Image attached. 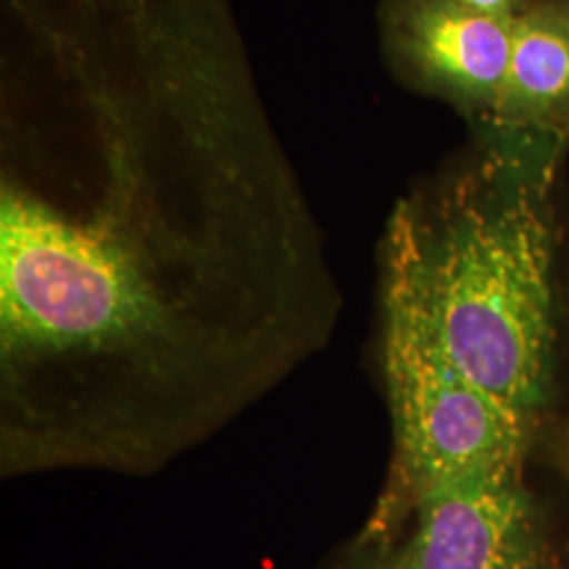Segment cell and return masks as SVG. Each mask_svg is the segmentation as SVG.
<instances>
[{"label":"cell","instance_id":"cell-4","mask_svg":"<svg viewBox=\"0 0 569 569\" xmlns=\"http://www.w3.org/2000/svg\"><path fill=\"white\" fill-rule=\"evenodd\" d=\"M512 21L453 0H392L387 32L413 81L486 124L507 79Z\"/></svg>","mask_w":569,"mask_h":569},{"label":"cell","instance_id":"cell-2","mask_svg":"<svg viewBox=\"0 0 569 569\" xmlns=\"http://www.w3.org/2000/svg\"><path fill=\"white\" fill-rule=\"evenodd\" d=\"M380 355L395 448L385 496H416L529 462L538 430L451 361L411 291L385 268Z\"/></svg>","mask_w":569,"mask_h":569},{"label":"cell","instance_id":"cell-6","mask_svg":"<svg viewBox=\"0 0 569 569\" xmlns=\"http://www.w3.org/2000/svg\"><path fill=\"white\" fill-rule=\"evenodd\" d=\"M453 2H460L465 7H470L475 11H483L489 16L515 20L533 0H453Z\"/></svg>","mask_w":569,"mask_h":569},{"label":"cell","instance_id":"cell-5","mask_svg":"<svg viewBox=\"0 0 569 569\" xmlns=\"http://www.w3.org/2000/svg\"><path fill=\"white\" fill-rule=\"evenodd\" d=\"M491 131L569 146V7L533 0L512 21L509 70Z\"/></svg>","mask_w":569,"mask_h":569},{"label":"cell","instance_id":"cell-3","mask_svg":"<svg viewBox=\"0 0 569 569\" xmlns=\"http://www.w3.org/2000/svg\"><path fill=\"white\" fill-rule=\"evenodd\" d=\"M319 569H569V493L528 462L416 496L380 493Z\"/></svg>","mask_w":569,"mask_h":569},{"label":"cell","instance_id":"cell-1","mask_svg":"<svg viewBox=\"0 0 569 569\" xmlns=\"http://www.w3.org/2000/svg\"><path fill=\"white\" fill-rule=\"evenodd\" d=\"M488 133L468 169L395 209L382 268L406 283L451 361L538 430L557 371L552 183L568 146Z\"/></svg>","mask_w":569,"mask_h":569}]
</instances>
